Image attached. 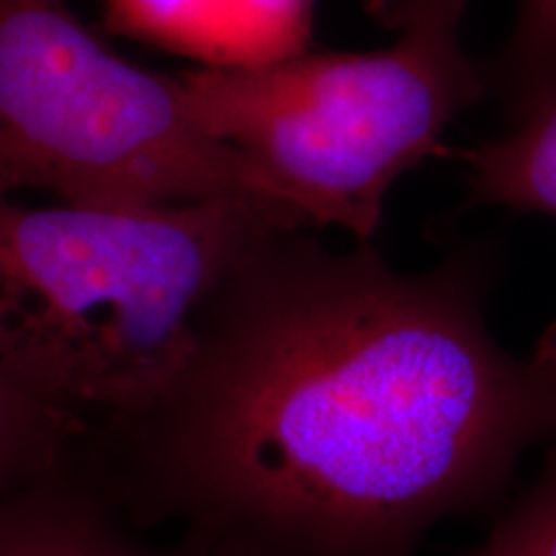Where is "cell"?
<instances>
[{
	"instance_id": "8fae6325",
	"label": "cell",
	"mask_w": 556,
	"mask_h": 556,
	"mask_svg": "<svg viewBox=\"0 0 556 556\" xmlns=\"http://www.w3.org/2000/svg\"><path fill=\"white\" fill-rule=\"evenodd\" d=\"M533 351L541 353V356L556 361V325H552V328H548L544 336H541V340L536 343V348H533Z\"/></svg>"
},
{
	"instance_id": "7a4b0ae2",
	"label": "cell",
	"mask_w": 556,
	"mask_h": 556,
	"mask_svg": "<svg viewBox=\"0 0 556 556\" xmlns=\"http://www.w3.org/2000/svg\"><path fill=\"white\" fill-rule=\"evenodd\" d=\"M274 227L312 225L255 201L109 212L0 197V371L90 433L150 413L214 289Z\"/></svg>"
},
{
	"instance_id": "277c9868",
	"label": "cell",
	"mask_w": 556,
	"mask_h": 556,
	"mask_svg": "<svg viewBox=\"0 0 556 556\" xmlns=\"http://www.w3.org/2000/svg\"><path fill=\"white\" fill-rule=\"evenodd\" d=\"M21 193L109 212L255 201L299 214L193 122L173 75L119 58L62 0H0V197Z\"/></svg>"
},
{
	"instance_id": "30bf717a",
	"label": "cell",
	"mask_w": 556,
	"mask_h": 556,
	"mask_svg": "<svg viewBox=\"0 0 556 556\" xmlns=\"http://www.w3.org/2000/svg\"><path fill=\"white\" fill-rule=\"evenodd\" d=\"M464 556H556V443L544 448L531 482L505 500L490 533Z\"/></svg>"
},
{
	"instance_id": "ba28073f",
	"label": "cell",
	"mask_w": 556,
	"mask_h": 556,
	"mask_svg": "<svg viewBox=\"0 0 556 556\" xmlns=\"http://www.w3.org/2000/svg\"><path fill=\"white\" fill-rule=\"evenodd\" d=\"M484 73L510 127L556 106V0H518L513 29Z\"/></svg>"
},
{
	"instance_id": "52a82bcc",
	"label": "cell",
	"mask_w": 556,
	"mask_h": 556,
	"mask_svg": "<svg viewBox=\"0 0 556 556\" xmlns=\"http://www.w3.org/2000/svg\"><path fill=\"white\" fill-rule=\"evenodd\" d=\"M471 204L556 219V106L475 150L462 152Z\"/></svg>"
},
{
	"instance_id": "3957f363",
	"label": "cell",
	"mask_w": 556,
	"mask_h": 556,
	"mask_svg": "<svg viewBox=\"0 0 556 556\" xmlns=\"http://www.w3.org/2000/svg\"><path fill=\"white\" fill-rule=\"evenodd\" d=\"M467 3L402 0L384 50H304L173 78L193 122L258 165L312 227L371 242L397 180L490 96L462 39Z\"/></svg>"
},
{
	"instance_id": "6da1fadb",
	"label": "cell",
	"mask_w": 556,
	"mask_h": 556,
	"mask_svg": "<svg viewBox=\"0 0 556 556\" xmlns=\"http://www.w3.org/2000/svg\"><path fill=\"white\" fill-rule=\"evenodd\" d=\"M490 281L475 248L402 274L371 242L268 229L170 392L88 433V462L178 556H417L556 443V361L492 336Z\"/></svg>"
},
{
	"instance_id": "9c48e42d",
	"label": "cell",
	"mask_w": 556,
	"mask_h": 556,
	"mask_svg": "<svg viewBox=\"0 0 556 556\" xmlns=\"http://www.w3.org/2000/svg\"><path fill=\"white\" fill-rule=\"evenodd\" d=\"M88 433L0 371V500L65 467Z\"/></svg>"
},
{
	"instance_id": "5b68a950",
	"label": "cell",
	"mask_w": 556,
	"mask_h": 556,
	"mask_svg": "<svg viewBox=\"0 0 556 556\" xmlns=\"http://www.w3.org/2000/svg\"><path fill=\"white\" fill-rule=\"evenodd\" d=\"M0 556H178L129 516L86 456L0 500Z\"/></svg>"
},
{
	"instance_id": "8992f818",
	"label": "cell",
	"mask_w": 556,
	"mask_h": 556,
	"mask_svg": "<svg viewBox=\"0 0 556 556\" xmlns=\"http://www.w3.org/2000/svg\"><path fill=\"white\" fill-rule=\"evenodd\" d=\"M111 16L214 65H258L304 52L312 0H109Z\"/></svg>"
}]
</instances>
